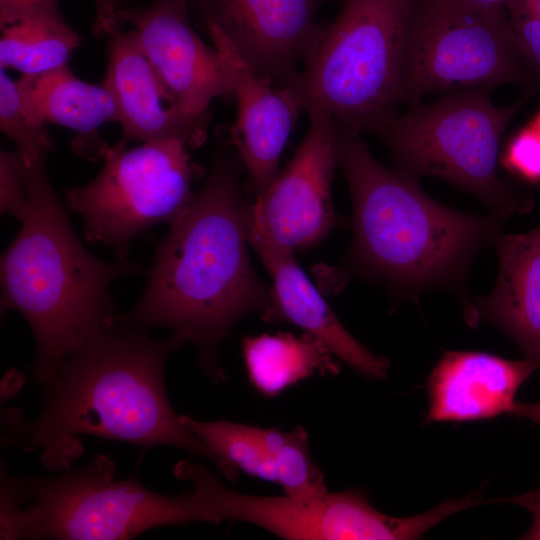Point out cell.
<instances>
[{"label":"cell","instance_id":"10","mask_svg":"<svg viewBox=\"0 0 540 540\" xmlns=\"http://www.w3.org/2000/svg\"><path fill=\"white\" fill-rule=\"evenodd\" d=\"M175 476L200 488L212 504L218 524H253L286 540H403L411 523L375 509L363 489L298 499L236 492L205 466L181 460Z\"/></svg>","mask_w":540,"mask_h":540},{"label":"cell","instance_id":"31","mask_svg":"<svg viewBox=\"0 0 540 540\" xmlns=\"http://www.w3.org/2000/svg\"><path fill=\"white\" fill-rule=\"evenodd\" d=\"M507 11L509 17L540 21V0H511Z\"/></svg>","mask_w":540,"mask_h":540},{"label":"cell","instance_id":"11","mask_svg":"<svg viewBox=\"0 0 540 540\" xmlns=\"http://www.w3.org/2000/svg\"><path fill=\"white\" fill-rule=\"evenodd\" d=\"M310 125L287 167L249 206L247 229L295 253L321 242L337 224L331 198L337 165L334 120L309 112Z\"/></svg>","mask_w":540,"mask_h":540},{"label":"cell","instance_id":"34","mask_svg":"<svg viewBox=\"0 0 540 540\" xmlns=\"http://www.w3.org/2000/svg\"><path fill=\"white\" fill-rule=\"evenodd\" d=\"M532 123L540 129V110L538 111L537 115L533 119Z\"/></svg>","mask_w":540,"mask_h":540},{"label":"cell","instance_id":"5","mask_svg":"<svg viewBox=\"0 0 540 540\" xmlns=\"http://www.w3.org/2000/svg\"><path fill=\"white\" fill-rule=\"evenodd\" d=\"M108 455L58 476L16 478L1 472V539H132L161 526L217 524L197 487L177 496L156 493L136 475L114 479Z\"/></svg>","mask_w":540,"mask_h":540},{"label":"cell","instance_id":"7","mask_svg":"<svg viewBox=\"0 0 540 540\" xmlns=\"http://www.w3.org/2000/svg\"><path fill=\"white\" fill-rule=\"evenodd\" d=\"M491 88L440 95L432 103L408 105L374 132L389 150L394 169L419 182L432 176L464 190L504 217L528 213L532 199L503 181L497 170L503 134L535 92L498 106Z\"/></svg>","mask_w":540,"mask_h":540},{"label":"cell","instance_id":"33","mask_svg":"<svg viewBox=\"0 0 540 540\" xmlns=\"http://www.w3.org/2000/svg\"><path fill=\"white\" fill-rule=\"evenodd\" d=\"M531 420L540 425V401L534 403H523L516 401L513 410L510 413Z\"/></svg>","mask_w":540,"mask_h":540},{"label":"cell","instance_id":"24","mask_svg":"<svg viewBox=\"0 0 540 540\" xmlns=\"http://www.w3.org/2000/svg\"><path fill=\"white\" fill-rule=\"evenodd\" d=\"M0 128L16 145L25 165L46 160L54 149L46 124L26 108L17 81L0 69Z\"/></svg>","mask_w":540,"mask_h":540},{"label":"cell","instance_id":"29","mask_svg":"<svg viewBox=\"0 0 540 540\" xmlns=\"http://www.w3.org/2000/svg\"><path fill=\"white\" fill-rule=\"evenodd\" d=\"M500 502L513 503L528 509L533 515V522L521 539L540 540V489L514 497L500 498Z\"/></svg>","mask_w":540,"mask_h":540},{"label":"cell","instance_id":"32","mask_svg":"<svg viewBox=\"0 0 540 540\" xmlns=\"http://www.w3.org/2000/svg\"><path fill=\"white\" fill-rule=\"evenodd\" d=\"M468 6L500 14H508L507 7L511 0H457Z\"/></svg>","mask_w":540,"mask_h":540},{"label":"cell","instance_id":"16","mask_svg":"<svg viewBox=\"0 0 540 540\" xmlns=\"http://www.w3.org/2000/svg\"><path fill=\"white\" fill-rule=\"evenodd\" d=\"M540 367L480 351H446L428 379L425 423L468 422L510 414L516 393Z\"/></svg>","mask_w":540,"mask_h":540},{"label":"cell","instance_id":"27","mask_svg":"<svg viewBox=\"0 0 540 540\" xmlns=\"http://www.w3.org/2000/svg\"><path fill=\"white\" fill-rule=\"evenodd\" d=\"M52 12H59L57 0H0V27Z\"/></svg>","mask_w":540,"mask_h":540},{"label":"cell","instance_id":"15","mask_svg":"<svg viewBox=\"0 0 540 540\" xmlns=\"http://www.w3.org/2000/svg\"><path fill=\"white\" fill-rule=\"evenodd\" d=\"M103 85L111 94L117 122L129 139H179L188 147L206 138L208 115L186 112L141 49L132 30L108 35Z\"/></svg>","mask_w":540,"mask_h":540},{"label":"cell","instance_id":"19","mask_svg":"<svg viewBox=\"0 0 540 540\" xmlns=\"http://www.w3.org/2000/svg\"><path fill=\"white\" fill-rule=\"evenodd\" d=\"M28 111L44 124L53 123L78 132L74 150L92 160L104 158L110 148L97 129L117 121L113 98L104 85L77 78L67 65L17 80Z\"/></svg>","mask_w":540,"mask_h":540},{"label":"cell","instance_id":"28","mask_svg":"<svg viewBox=\"0 0 540 540\" xmlns=\"http://www.w3.org/2000/svg\"><path fill=\"white\" fill-rule=\"evenodd\" d=\"M532 73L540 84V21L509 17Z\"/></svg>","mask_w":540,"mask_h":540},{"label":"cell","instance_id":"23","mask_svg":"<svg viewBox=\"0 0 540 540\" xmlns=\"http://www.w3.org/2000/svg\"><path fill=\"white\" fill-rule=\"evenodd\" d=\"M257 428L284 494L310 499L328 492L324 474L310 454L309 434L305 428L296 426L290 431Z\"/></svg>","mask_w":540,"mask_h":540},{"label":"cell","instance_id":"22","mask_svg":"<svg viewBox=\"0 0 540 540\" xmlns=\"http://www.w3.org/2000/svg\"><path fill=\"white\" fill-rule=\"evenodd\" d=\"M179 419L237 476L243 472L263 481L277 483L273 462L257 426L226 420L200 421L188 415H180Z\"/></svg>","mask_w":540,"mask_h":540},{"label":"cell","instance_id":"2","mask_svg":"<svg viewBox=\"0 0 540 540\" xmlns=\"http://www.w3.org/2000/svg\"><path fill=\"white\" fill-rule=\"evenodd\" d=\"M248 208L234 161L219 155L202 188L170 222L142 296L118 314L129 326L169 329L192 343L215 383L227 380L218 362L223 338L249 313L263 316L272 301V289L250 261Z\"/></svg>","mask_w":540,"mask_h":540},{"label":"cell","instance_id":"4","mask_svg":"<svg viewBox=\"0 0 540 540\" xmlns=\"http://www.w3.org/2000/svg\"><path fill=\"white\" fill-rule=\"evenodd\" d=\"M26 166L28 215L1 256V312L15 310L36 342L30 371L43 388L86 339L118 314L108 291L121 277L145 270L135 262H106L82 244L48 178L45 161Z\"/></svg>","mask_w":540,"mask_h":540},{"label":"cell","instance_id":"18","mask_svg":"<svg viewBox=\"0 0 540 540\" xmlns=\"http://www.w3.org/2000/svg\"><path fill=\"white\" fill-rule=\"evenodd\" d=\"M498 276L493 290L464 306L469 325L485 321L510 336L525 357L540 362V224L493 240Z\"/></svg>","mask_w":540,"mask_h":540},{"label":"cell","instance_id":"20","mask_svg":"<svg viewBox=\"0 0 540 540\" xmlns=\"http://www.w3.org/2000/svg\"><path fill=\"white\" fill-rule=\"evenodd\" d=\"M241 344L248 381L264 397H276L316 374L340 372L331 351L306 332L260 334L243 338Z\"/></svg>","mask_w":540,"mask_h":540},{"label":"cell","instance_id":"14","mask_svg":"<svg viewBox=\"0 0 540 540\" xmlns=\"http://www.w3.org/2000/svg\"><path fill=\"white\" fill-rule=\"evenodd\" d=\"M204 26L224 54L233 78L237 114L231 141L248 173V186L260 194L278 175L282 151L303 111L294 82L273 86L249 65L212 23Z\"/></svg>","mask_w":540,"mask_h":540},{"label":"cell","instance_id":"30","mask_svg":"<svg viewBox=\"0 0 540 540\" xmlns=\"http://www.w3.org/2000/svg\"><path fill=\"white\" fill-rule=\"evenodd\" d=\"M96 5V18L92 31L97 36L109 35L118 25L117 14L119 7L117 0H94Z\"/></svg>","mask_w":540,"mask_h":540},{"label":"cell","instance_id":"3","mask_svg":"<svg viewBox=\"0 0 540 540\" xmlns=\"http://www.w3.org/2000/svg\"><path fill=\"white\" fill-rule=\"evenodd\" d=\"M337 165L353 203V242L337 286L362 274L404 297L435 288L466 296L465 280L476 254L491 246L506 217L449 208L418 182L371 154L360 132L334 121Z\"/></svg>","mask_w":540,"mask_h":540},{"label":"cell","instance_id":"26","mask_svg":"<svg viewBox=\"0 0 540 540\" xmlns=\"http://www.w3.org/2000/svg\"><path fill=\"white\" fill-rule=\"evenodd\" d=\"M505 166L521 178L540 182V129L533 123L521 128L508 141L503 154Z\"/></svg>","mask_w":540,"mask_h":540},{"label":"cell","instance_id":"8","mask_svg":"<svg viewBox=\"0 0 540 540\" xmlns=\"http://www.w3.org/2000/svg\"><path fill=\"white\" fill-rule=\"evenodd\" d=\"M534 75L508 14L457 0H412L403 103L432 94L526 85Z\"/></svg>","mask_w":540,"mask_h":540},{"label":"cell","instance_id":"17","mask_svg":"<svg viewBox=\"0 0 540 540\" xmlns=\"http://www.w3.org/2000/svg\"><path fill=\"white\" fill-rule=\"evenodd\" d=\"M247 235L273 282L271 305L262 316L263 320L292 323L323 343L337 359L362 376L385 378L390 368L389 360L369 351L346 330L300 268L294 253L248 229Z\"/></svg>","mask_w":540,"mask_h":540},{"label":"cell","instance_id":"6","mask_svg":"<svg viewBox=\"0 0 540 540\" xmlns=\"http://www.w3.org/2000/svg\"><path fill=\"white\" fill-rule=\"evenodd\" d=\"M412 0H340L294 80L303 111L372 132L403 103Z\"/></svg>","mask_w":540,"mask_h":540},{"label":"cell","instance_id":"13","mask_svg":"<svg viewBox=\"0 0 540 540\" xmlns=\"http://www.w3.org/2000/svg\"><path fill=\"white\" fill-rule=\"evenodd\" d=\"M236 52L277 86L293 82L321 27L315 0H194Z\"/></svg>","mask_w":540,"mask_h":540},{"label":"cell","instance_id":"1","mask_svg":"<svg viewBox=\"0 0 540 540\" xmlns=\"http://www.w3.org/2000/svg\"><path fill=\"white\" fill-rule=\"evenodd\" d=\"M118 317L75 349L42 388V408L26 421L22 411L1 412L5 448L38 452L49 472L68 471L83 453L80 436L122 441L141 448L172 446L211 462L230 482L238 478L180 422L165 385L170 354L185 341L162 339Z\"/></svg>","mask_w":540,"mask_h":540},{"label":"cell","instance_id":"12","mask_svg":"<svg viewBox=\"0 0 540 540\" xmlns=\"http://www.w3.org/2000/svg\"><path fill=\"white\" fill-rule=\"evenodd\" d=\"M188 0H152L144 7L119 9L118 25L132 26L136 39L182 108L208 115L210 103L233 96L227 59L206 45L189 20Z\"/></svg>","mask_w":540,"mask_h":540},{"label":"cell","instance_id":"25","mask_svg":"<svg viewBox=\"0 0 540 540\" xmlns=\"http://www.w3.org/2000/svg\"><path fill=\"white\" fill-rule=\"evenodd\" d=\"M0 209L21 223L28 215L26 166L17 150L0 152Z\"/></svg>","mask_w":540,"mask_h":540},{"label":"cell","instance_id":"9","mask_svg":"<svg viewBox=\"0 0 540 540\" xmlns=\"http://www.w3.org/2000/svg\"><path fill=\"white\" fill-rule=\"evenodd\" d=\"M179 139L110 147L99 173L87 184L65 190L68 207L81 215L85 238L127 259L132 240L159 222H171L189 203L201 174Z\"/></svg>","mask_w":540,"mask_h":540},{"label":"cell","instance_id":"21","mask_svg":"<svg viewBox=\"0 0 540 540\" xmlns=\"http://www.w3.org/2000/svg\"><path fill=\"white\" fill-rule=\"evenodd\" d=\"M0 66L33 76L67 65L80 37L60 11L43 13L1 28Z\"/></svg>","mask_w":540,"mask_h":540}]
</instances>
